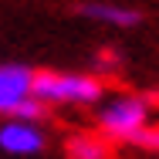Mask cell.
I'll list each match as a JSON object with an SVG mask.
<instances>
[{
    "label": "cell",
    "instance_id": "cell-4",
    "mask_svg": "<svg viewBox=\"0 0 159 159\" xmlns=\"http://www.w3.org/2000/svg\"><path fill=\"white\" fill-rule=\"evenodd\" d=\"M0 149L14 152V156H31V152H41L44 149V135L34 122H7L0 129Z\"/></svg>",
    "mask_w": 159,
    "mask_h": 159
},
{
    "label": "cell",
    "instance_id": "cell-7",
    "mask_svg": "<svg viewBox=\"0 0 159 159\" xmlns=\"http://www.w3.org/2000/svg\"><path fill=\"white\" fill-rule=\"evenodd\" d=\"M44 115H48V105H44V102H37L34 95L24 98V102L10 112V119H14V122H37V119H44Z\"/></svg>",
    "mask_w": 159,
    "mask_h": 159
},
{
    "label": "cell",
    "instance_id": "cell-5",
    "mask_svg": "<svg viewBox=\"0 0 159 159\" xmlns=\"http://www.w3.org/2000/svg\"><path fill=\"white\" fill-rule=\"evenodd\" d=\"M68 159H112V142L98 132H75L64 142Z\"/></svg>",
    "mask_w": 159,
    "mask_h": 159
},
{
    "label": "cell",
    "instance_id": "cell-2",
    "mask_svg": "<svg viewBox=\"0 0 159 159\" xmlns=\"http://www.w3.org/2000/svg\"><path fill=\"white\" fill-rule=\"evenodd\" d=\"M146 125H149V98L139 95H119L108 105H102V112H98V129L105 139L132 142V135Z\"/></svg>",
    "mask_w": 159,
    "mask_h": 159
},
{
    "label": "cell",
    "instance_id": "cell-1",
    "mask_svg": "<svg viewBox=\"0 0 159 159\" xmlns=\"http://www.w3.org/2000/svg\"><path fill=\"white\" fill-rule=\"evenodd\" d=\"M31 95L44 105H95L105 95V85L95 75L71 71H34Z\"/></svg>",
    "mask_w": 159,
    "mask_h": 159
},
{
    "label": "cell",
    "instance_id": "cell-6",
    "mask_svg": "<svg viewBox=\"0 0 159 159\" xmlns=\"http://www.w3.org/2000/svg\"><path fill=\"white\" fill-rule=\"evenodd\" d=\"M78 14L88 17V20L115 24V27H135V24H142V14H139V10H132V7H115V3H81Z\"/></svg>",
    "mask_w": 159,
    "mask_h": 159
},
{
    "label": "cell",
    "instance_id": "cell-3",
    "mask_svg": "<svg viewBox=\"0 0 159 159\" xmlns=\"http://www.w3.org/2000/svg\"><path fill=\"white\" fill-rule=\"evenodd\" d=\"M34 71L27 64H0V115H10L24 98H31Z\"/></svg>",
    "mask_w": 159,
    "mask_h": 159
},
{
    "label": "cell",
    "instance_id": "cell-8",
    "mask_svg": "<svg viewBox=\"0 0 159 159\" xmlns=\"http://www.w3.org/2000/svg\"><path fill=\"white\" fill-rule=\"evenodd\" d=\"M132 146L139 149H149V152H159V125H146L132 135Z\"/></svg>",
    "mask_w": 159,
    "mask_h": 159
}]
</instances>
